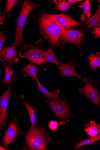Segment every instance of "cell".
<instances>
[{
    "label": "cell",
    "instance_id": "cell-24",
    "mask_svg": "<svg viewBox=\"0 0 100 150\" xmlns=\"http://www.w3.org/2000/svg\"><path fill=\"white\" fill-rule=\"evenodd\" d=\"M1 61L3 62L5 65L6 74L4 79L1 82V83L3 85L7 84L9 86L11 83L12 75L15 71L10 69L9 67L6 65L3 60Z\"/></svg>",
    "mask_w": 100,
    "mask_h": 150
},
{
    "label": "cell",
    "instance_id": "cell-21",
    "mask_svg": "<svg viewBox=\"0 0 100 150\" xmlns=\"http://www.w3.org/2000/svg\"><path fill=\"white\" fill-rule=\"evenodd\" d=\"M82 8L83 13L80 16L81 19L83 21H85L86 18H89L91 16L90 3L89 0H86L83 2L82 4L78 6Z\"/></svg>",
    "mask_w": 100,
    "mask_h": 150
},
{
    "label": "cell",
    "instance_id": "cell-17",
    "mask_svg": "<svg viewBox=\"0 0 100 150\" xmlns=\"http://www.w3.org/2000/svg\"><path fill=\"white\" fill-rule=\"evenodd\" d=\"M19 0H7L6 1L5 8L3 13L6 18H9L12 16L11 11L15 6L21 5Z\"/></svg>",
    "mask_w": 100,
    "mask_h": 150
},
{
    "label": "cell",
    "instance_id": "cell-20",
    "mask_svg": "<svg viewBox=\"0 0 100 150\" xmlns=\"http://www.w3.org/2000/svg\"><path fill=\"white\" fill-rule=\"evenodd\" d=\"M89 66L91 70L95 71L100 67V52L93 53L88 57Z\"/></svg>",
    "mask_w": 100,
    "mask_h": 150
},
{
    "label": "cell",
    "instance_id": "cell-19",
    "mask_svg": "<svg viewBox=\"0 0 100 150\" xmlns=\"http://www.w3.org/2000/svg\"><path fill=\"white\" fill-rule=\"evenodd\" d=\"M21 98L24 102V104L29 114L31 124V127H33L37 124V117L35 111V106H33L25 100L23 95H22Z\"/></svg>",
    "mask_w": 100,
    "mask_h": 150
},
{
    "label": "cell",
    "instance_id": "cell-14",
    "mask_svg": "<svg viewBox=\"0 0 100 150\" xmlns=\"http://www.w3.org/2000/svg\"><path fill=\"white\" fill-rule=\"evenodd\" d=\"M86 24L87 28L84 32L86 31L92 27L100 26V7L98 5V8L95 15L92 17L88 18V21L85 23Z\"/></svg>",
    "mask_w": 100,
    "mask_h": 150
},
{
    "label": "cell",
    "instance_id": "cell-9",
    "mask_svg": "<svg viewBox=\"0 0 100 150\" xmlns=\"http://www.w3.org/2000/svg\"><path fill=\"white\" fill-rule=\"evenodd\" d=\"M85 33L81 30H75L71 29L66 30L60 37L59 40L60 45L71 43L79 47L84 38Z\"/></svg>",
    "mask_w": 100,
    "mask_h": 150
},
{
    "label": "cell",
    "instance_id": "cell-5",
    "mask_svg": "<svg viewBox=\"0 0 100 150\" xmlns=\"http://www.w3.org/2000/svg\"><path fill=\"white\" fill-rule=\"evenodd\" d=\"M42 42V40H40L34 44L24 46L19 52L20 57L27 59L30 63L40 66H44L46 64L43 55L45 51Z\"/></svg>",
    "mask_w": 100,
    "mask_h": 150
},
{
    "label": "cell",
    "instance_id": "cell-18",
    "mask_svg": "<svg viewBox=\"0 0 100 150\" xmlns=\"http://www.w3.org/2000/svg\"><path fill=\"white\" fill-rule=\"evenodd\" d=\"M35 80L36 81L38 88L42 93L44 97L51 99H53L58 100L60 99L61 98L60 97V94L59 93V90L57 91H55L54 93H52L49 91L44 86H43L37 79Z\"/></svg>",
    "mask_w": 100,
    "mask_h": 150
},
{
    "label": "cell",
    "instance_id": "cell-22",
    "mask_svg": "<svg viewBox=\"0 0 100 150\" xmlns=\"http://www.w3.org/2000/svg\"><path fill=\"white\" fill-rule=\"evenodd\" d=\"M52 2L55 4L56 10L62 12H65L69 9L73 8L65 0H55Z\"/></svg>",
    "mask_w": 100,
    "mask_h": 150
},
{
    "label": "cell",
    "instance_id": "cell-13",
    "mask_svg": "<svg viewBox=\"0 0 100 150\" xmlns=\"http://www.w3.org/2000/svg\"><path fill=\"white\" fill-rule=\"evenodd\" d=\"M88 123L84 124V131L87 133V135L90 136L91 138H94L100 135V124L97 125L95 121L92 120Z\"/></svg>",
    "mask_w": 100,
    "mask_h": 150
},
{
    "label": "cell",
    "instance_id": "cell-4",
    "mask_svg": "<svg viewBox=\"0 0 100 150\" xmlns=\"http://www.w3.org/2000/svg\"><path fill=\"white\" fill-rule=\"evenodd\" d=\"M68 94L63 97L62 98L56 101L46 98L45 102L47 103L55 116L58 118L59 123L61 125L69 123L70 120L75 117L70 110L68 106L67 98Z\"/></svg>",
    "mask_w": 100,
    "mask_h": 150
},
{
    "label": "cell",
    "instance_id": "cell-7",
    "mask_svg": "<svg viewBox=\"0 0 100 150\" xmlns=\"http://www.w3.org/2000/svg\"><path fill=\"white\" fill-rule=\"evenodd\" d=\"M18 79V75L14 76L11 81L8 88L0 96V130L6 127V121L8 120L7 111L10 91L14 83Z\"/></svg>",
    "mask_w": 100,
    "mask_h": 150
},
{
    "label": "cell",
    "instance_id": "cell-2",
    "mask_svg": "<svg viewBox=\"0 0 100 150\" xmlns=\"http://www.w3.org/2000/svg\"><path fill=\"white\" fill-rule=\"evenodd\" d=\"M23 133L28 149L48 150L47 144L50 142V138L49 132L46 130V125H39L37 124Z\"/></svg>",
    "mask_w": 100,
    "mask_h": 150
},
{
    "label": "cell",
    "instance_id": "cell-16",
    "mask_svg": "<svg viewBox=\"0 0 100 150\" xmlns=\"http://www.w3.org/2000/svg\"><path fill=\"white\" fill-rule=\"evenodd\" d=\"M38 68L37 66L34 65L31 63L26 65L22 69L18 70L24 71L23 75L25 77L30 76L35 80L37 78V72Z\"/></svg>",
    "mask_w": 100,
    "mask_h": 150
},
{
    "label": "cell",
    "instance_id": "cell-26",
    "mask_svg": "<svg viewBox=\"0 0 100 150\" xmlns=\"http://www.w3.org/2000/svg\"><path fill=\"white\" fill-rule=\"evenodd\" d=\"M59 123L56 120H51L48 124L49 128L53 131H57L58 130Z\"/></svg>",
    "mask_w": 100,
    "mask_h": 150
},
{
    "label": "cell",
    "instance_id": "cell-10",
    "mask_svg": "<svg viewBox=\"0 0 100 150\" xmlns=\"http://www.w3.org/2000/svg\"><path fill=\"white\" fill-rule=\"evenodd\" d=\"M20 132L18 128V121L16 117H13L11 120L10 124L5 132L2 144L7 147L12 142H15Z\"/></svg>",
    "mask_w": 100,
    "mask_h": 150
},
{
    "label": "cell",
    "instance_id": "cell-29",
    "mask_svg": "<svg viewBox=\"0 0 100 150\" xmlns=\"http://www.w3.org/2000/svg\"><path fill=\"white\" fill-rule=\"evenodd\" d=\"M83 1L82 0H67V3L71 5V4L75 3L77 2H82Z\"/></svg>",
    "mask_w": 100,
    "mask_h": 150
},
{
    "label": "cell",
    "instance_id": "cell-12",
    "mask_svg": "<svg viewBox=\"0 0 100 150\" xmlns=\"http://www.w3.org/2000/svg\"><path fill=\"white\" fill-rule=\"evenodd\" d=\"M74 57L72 60L67 64H63L61 66H58L57 67L60 69L61 74V77L65 76H73L77 77L83 80V78L77 72L76 69V66L77 61L73 62L75 59Z\"/></svg>",
    "mask_w": 100,
    "mask_h": 150
},
{
    "label": "cell",
    "instance_id": "cell-1",
    "mask_svg": "<svg viewBox=\"0 0 100 150\" xmlns=\"http://www.w3.org/2000/svg\"><path fill=\"white\" fill-rule=\"evenodd\" d=\"M38 22L40 29L39 34L43 38L50 46H60L59 39L67 29L62 28L49 20L43 13L38 18Z\"/></svg>",
    "mask_w": 100,
    "mask_h": 150
},
{
    "label": "cell",
    "instance_id": "cell-23",
    "mask_svg": "<svg viewBox=\"0 0 100 150\" xmlns=\"http://www.w3.org/2000/svg\"><path fill=\"white\" fill-rule=\"evenodd\" d=\"M100 140V135L94 138L84 140L78 143L76 145L72 150H77L83 146L91 145L95 142Z\"/></svg>",
    "mask_w": 100,
    "mask_h": 150
},
{
    "label": "cell",
    "instance_id": "cell-8",
    "mask_svg": "<svg viewBox=\"0 0 100 150\" xmlns=\"http://www.w3.org/2000/svg\"><path fill=\"white\" fill-rule=\"evenodd\" d=\"M43 13L49 20H51L62 28L67 29H72L73 26L87 27L86 25L79 23L70 17L68 15L62 13L60 14H49L46 12Z\"/></svg>",
    "mask_w": 100,
    "mask_h": 150
},
{
    "label": "cell",
    "instance_id": "cell-28",
    "mask_svg": "<svg viewBox=\"0 0 100 150\" xmlns=\"http://www.w3.org/2000/svg\"><path fill=\"white\" fill-rule=\"evenodd\" d=\"M2 12L0 11V25H3L4 24V22L3 21L6 18L5 16L3 15V17L1 16V15L3 14Z\"/></svg>",
    "mask_w": 100,
    "mask_h": 150
},
{
    "label": "cell",
    "instance_id": "cell-15",
    "mask_svg": "<svg viewBox=\"0 0 100 150\" xmlns=\"http://www.w3.org/2000/svg\"><path fill=\"white\" fill-rule=\"evenodd\" d=\"M43 55L46 63L50 62L58 66H61L63 64L56 58L53 47L51 46H50L48 50L43 52Z\"/></svg>",
    "mask_w": 100,
    "mask_h": 150
},
{
    "label": "cell",
    "instance_id": "cell-30",
    "mask_svg": "<svg viewBox=\"0 0 100 150\" xmlns=\"http://www.w3.org/2000/svg\"><path fill=\"white\" fill-rule=\"evenodd\" d=\"M8 150V149L6 148H4V147H3L2 146H1V145H0V150Z\"/></svg>",
    "mask_w": 100,
    "mask_h": 150
},
{
    "label": "cell",
    "instance_id": "cell-31",
    "mask_svg": "<svg viewBox=\"0 0 100 150\" xmlns=\"http://www.w3.org/2000/svg\"><path fill=\"white\" fill-rule=\"evenodd\" d=\"M1 83H0V85H1Z\"/></svg>",
    "mask_w": 100,
    "mask_h": 150
},
{
    "label": "cell",
    "instance_id": "cell-11",
    "mask_svg": "<svg viewBox=\"0 0 100 150\" xmlns=\"http://www.w3.org/2000/svg\"><path fill=\"white\" fill-rule=\"evenodd\" d=\"M19 54V52L13 45L10 47L5 46L2 52L3 58L9 67L13 63L18 62L19 58L17 55Z\"/></svg>",
    "mask_w": 100,
    "mask_h": 150
},
{
    "label": "cell",
    "instance_id": "cell-6",
    "mask_svg": "<svg viewBox=\"0 0 100 150\" xmlns=\"http://www.w3.org/2000/svg\"><path fill=\"white\" fill-rule=\"evenodd\" d=\"M83 81L85 83V86L79 89L80 94L88 98L100 109V95L97 87L99 81L92 80L90 78H84Z\"/></svg>",
    "mask_w": 100,
    "mask_h": 150
},
{
    "label": "cell",
    "instance_id": "cell-27",
    "mask_svg": "<svg viewBox=\"0 0 100 150\" xmlns=\"http://www.w3.org/2000/svg\"><path fill=\"white\" fill-rule=\"evenodd\" d=\"M94 30L91 32L93 34L95 35L96 38L100 37V27L98 26L97 27H94Z\"/></svg>",
    "mask_w": 100,
    "mask_h": 150
},
{
    "label": "cell",
    "instance_id": "cell-3",
    "mask_svg": "<svg viewBox=\"0 0 100 150\" xmlns=\"http://www.w3.org/2000/svg\"><path fill=\"white\" fill-rule=\"evenodd\" d=\"M40 6L39 4H35L31 0H26L22 4L21 10L16 21V36L13 45L16 48L21 47L24 44L23 29L24 25L28 23L26 21L28 16L33 10Z\"/></svg>",
    "mask_w": 100,
    "mask_h": 150
},
{
    "label": "cell",
    "instance_id": "cell-25",
    "mask_svg": "<svg viewBox=\"0 0 100 150\" xmlns=\"http://www.w3.org/2000/svg\"><path fill=\"white\" fill-rule=\"evenodd\" d=\"M6 33V31L3 30L0 32V60L1 61L3 60L1 57L2 47L8 37L5 35Z\"/></svg>",
    "mask_w": 100,
    "mask_h": 150
}]
</instances>
